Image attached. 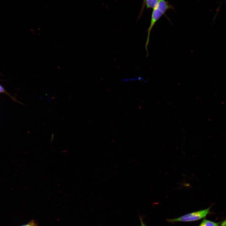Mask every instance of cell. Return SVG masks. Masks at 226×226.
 <instances>
[{
    "mask_svg": "<svg viewBox=\"0 0 226 226\" xmlns=\"http://www.w3.org/2000/svg\"><path fill=\"white\" fill-rule=\"evenodd\" d=\"M225 226H226V225Z\"/></svg>",
    "mask_w": 226,
    "mask_h": 226,
    "instance_id": "ba28073f",
    "label": "cell"
},
{
    "mask_svg": "<svg viewBox=\"0 0 226 226\" xmlns=\"http://www.w3.org/2000/svg\"><path fill=\"white\" fill-rule=\"evenodd\" d=\"M145 1L147 8H151L153 9L157 6L159 0H144Z\"/></svg>",
    "mask_w": 226,
    "mask_h": 226,
    "instance_id": "3957f363",
    "label": "cell"
},
{
    "mask_svg": "<svg viewBox=\"0 0 226 226\" xmlns=\"http://www.w3.org/2000/svg\"><path fill=\"white\" fill-rule=\"evenodd\" d=\"M169 8V6L168 4L164 0H159L157 6L153 9L150 24L148 30L146 31L148 32V35L145 48L147 52V57L148 56L149 54L148 46L149 43L150 35L151 30L155 23Z\"/></svg>",
    "mask_w": 226,
    "mask_h": 226,
    "instance_id": "6da1fadb",
    "label": "cell"
},
{
    "mask_svg": "<svg viewBox=\"0 0 226 226\" xmlns=\"http://www.w3.org/2000/svg\"><path fill=\"white\" fill-rule=\"evenodd\" d=\"M226 225V220L224 221L220 226H225Z\"/></svg>",
    "mask_w": 226,
    "mask_h": 226,
    "instance_id": "8992f818",
    "label": "cell"
},
{
    "mask_svg": "<svg viewBox=\"0 0 226 226\" xmlns=\"http://www.w3.org/2000/svg\"><path fill=\"white\" fill-rule=\"evenodd\" d=\"M199 226H218V224L214 222L204 219Z\"/></svg>",
    "mask_w": 226,
    "mask_h": 226,
    "instance_id": "277c9868",
    "label": "cell"
},
{
    "mask_svg": "<svg viewBox=\"0 0 226 226\" xmlns=\"http://www.w3.org/2000/svg\"><path fill=\"white\" fill-rule=\"evenodd\" d=\"M140 221L141 223V226H145V224L143 221V219L141 216H139Z\"/></svg>",
    "mask_w": 226,
    "mask_h": 226,
    "instance_id": "5b68a950",
    "label": "cell"
},
{
    "mask_svg": "<svg viewBox=\"0 0 226 226\" xmlns=\"http://www.w3.org/2000/svg\"><path fill=\"white\" fill-rule=\"evenodd\" d=\"M4 90L3 88L0 85V92H3Z\"/></svg>",
    "mask_w": 226,
    "mask_h": 226,
    "instance_id": "52a82bcc",
    "label": "cell"
},
{
    "mask_svg": "<svg viewBox=\"0 0 226 226\" xmlns=\"http://www.w3.org/2000/svg\"><path fill=\"white\" fill-rule=\"evenodd\" d=\"M210 207L200 211L189 213L178 218L167 219L170 223L178 222H189L199 220L206 217L209 212Z\"/></svg>",
    "mask_w": 226,
    "mask_h": 226,
    "instance_id": "7a4b0ae2",
    "label": "cell"
}]
</instances>
